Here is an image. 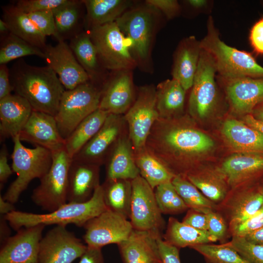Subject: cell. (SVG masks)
<instances>
[{"instance_id":"cell-1","label":"cell","mask_w":263,"mask_h":263,"mask_svg":"<svg viewBox=\"0 0 263 263\" xmlns=\"http://www.w3.org/2000/svg\"><path fill=\"white\" fill-rule=\"evenodd\" d=\"M212 139L193 128L159 118L152 126L146 148L175 176L187 177L192 171L191 158L210 150Z\"/></svg>"},{"instance_id":"cell-2","label":"cell","mask_w":263,"mask_h":263,"mask_svg":"<svg viewBox=\"0 0 263 263\" xmlns=\"http://www.w3.org/2000/svg\"><path fill=\"white\" fill-rule=\"evenodd\" d=\"M10 75L15 94L27 100L34 111L56 115L65 90L51 68L32 66L20 60Z\"/></svg>"},{"instance_id":"cell-3","label":"cell","mask_w":263,"mask_h":263,"mask_svg":"<svg viewBox=\"0 0 263 263\" xmlns=\"http://www.w3.org/2000/svg\"><path fill=\"white\" fill-rule=\"evenodd\" d=\"M108 208L105 203L102 185L95 189L92 198L82 203H68L57 209L46 214H36L14 210L4 216L13 229L39 225L66 226L74 224L84 226L90 220L98 216Z\"/></svg>"},{"instance_id":"cell-4","label":"cell","mask_w":263,"mask_h":263,"mask_svg":"<svg viewBox=\"0 0 263 263\" xmlns=\"http://www.w3.org/2000/svg\"><path fill=\"white\" fill-rule=\"evenodd\" d=\"M200 42L202 49L213 58L218 76L225 78H263V67L250 53L231 47L220 39L211 16L207 22V34Z\"/></svg>"},{"instance_id":"cell-5","label":"cell","mask_w":263,"mask_h":263,"mask_svg":"<svg viewBox=\"0 0 263 263\" xmlns=\"http://www.w3.org/2000/svg\"><path fill=\"white\" fill-rule=\"evenodd\" d=\"M158 12L157 9L147 3L133 6L115 21L130 43L132 54L137 65L145 69L150 65Z\"/></svg>"},{"instance_id":"cell-6","label":"cell","mask_w":263,"mask_h":263,"mask_svg":"<svg viewBox=\"0 0 263 263\" xmlns=\"http://www.w3.org/2000/svg\"><path fill=\"white\" fill-rule=\"evenodd\" d=\"M12 139V169L17 177L2 197L15 204L32 180L41 179L49 171L53 158L52 152L45 148L38 146L33 149L25 147L19 135Z\"/></svg>"},{"instance_id":"cell-7","label":"cell","mask_w":263,"mask_h":263,"mask_svg":"<svg viewBox=\"0 0 263 263\" xmlns=\"http://www.w3.org/2000/svg\"><path fill=\"white\" fill-rule=\"evenodd\" d=\"M102 88L89 81L65 90L55 116L62 137L65 140L85 118L99 109Z\"/></svg>"},{"instance_id":"cell-8","label":"cell","mask_w":263,"mask_h":263,"mask_svg":"<svg viewBox=\"0 0 263 263\" xmlns=\"http://www.w3.org/2000/svg\"><path fill=\"white\" fill-rule=\"evenodd\" d=\"M88 32L103 68L117 72L137 66L130 43L115 21L91 27Z\"/></svg>"},{"instance_id":"cell-9","label":"cell","mask_w":263,"mask_h":263,"mask_svg":"<svg viewBox=\"0 0 263 263\" xmlns=\"http://www.w3.org/2000/svg\"><path fill=\"white\" fill-rule=\"evenodd\" d=\"M52 163L49 171L33 190L31 199L37 206L49 212L67 202L69 172L72 159L65 147L52 152Z\"/></svg>"},{"instance_id":"cell-10","label":"cell","mask_w":263,"mask_h":263,"mask_svg":"<svg viewBox=\"0 0 263 263\" xmlns=\"http://www.w3.org/2000/svg\"><path fill=\"white\" fill-rule=\"evenodd\" d=\"M217 70L211 55L202 49L189 98V110L199 118L215 111L219 102Z\"/></svg>"},{"instance_id":"cell-11","label":"cell","mask_w":263,"mask_h":263,"mask_svg":"<svg viewBox=\"0 0 263 263\" xmlns=\"http://www.w3.org/2000/svg\"><path fill=\"white\" fill-rule=\"evenodd\" d=\"M132 186L130 219L133 229L162 236L166 224L154 189L140 175L132 180Z\"/></svg>"},{"instance_id":"cell-12","label":"cell","mask_w":263,"mask_h":263,"mask_svg":"<svg viewBox=\"0 0 263 263\" xmlns=\"http://www.w3.org/2000/svg\"><path fill=\"white\" fill-rule=\"evenodd\" d=\"M159 118L156 88L151 85L141 87L137 98L124 116L128 125L129 139L133 152L146 148L151 128Z\"/></svg>"},{"instance_id":"cell-13","label":"cell","mask_w":263,"mask_h":263,"mask_svg":"<svg viewBox=\"0 0 263 263\" xmlns=\"http://www.w3.org/2000/svg\"><path fill=\"white\" fill-rule=\"evenodd\" d=\"M83 227V239L87 245L99 248L120 244L127 239L133 230L128 218L110 209L89 221Z\"/></svg>"},{"instance_id":"cell-14","label":"cell","mask_w":263,"mask_h":263,"mask_svg":"<svg viewBox=\"0 0 263 263\" xmlns=\"http://www.w3.org/2000/svg\"><path fill=\"white\" fill-rule=\"evenodd\" d=\"M81 240L66 226L56 225L42 237L39 245L38 263H72L87 249Z\"/></svg>"},{"instance_id":"cell-15","label":"cell","mask_w":263,"mask_h":263,"mask_svg":"<svg viewBox=\"0 0 263 263\" xmlns=\"http://www.w3.org/2000/svg\"><path fill=\"white\" fill-rule=\"evenodd\" d=\"M43 52L47 66L55 72L66 90L90 81L70 46L64 40L58 41L55 46L47 45Z\"/></svg>"},{"instance_id":"cell-16","label":"cell","mask_w":263,"mask_h":263,"mask_svg":"<svg viewBox=\"0 0 263 263\" xmlns=\"http://www.w3.org/2000/svg\"><path fill=\"white\" fill-rule=\"evenodd\" d=\"M45 225L22 227L1 244L0 263H38V253Z\"/></svg>"},{"instance_id":"cell-17","label":"cell","mask_w":263,"mask_h":263,"mask_svg":"<svg viewBox=\"0 0 263 263\" xmlns=\"http://www.w3.org/2000/svg\"><path fill=\"white\" fill-rule=\"evenodd\" d=\"M223 86L232 109L240 114H249L263 102V78L240 77L225 78L217 75Z\"/></svg>"},{"instance_id":"cell-18","label":"cell","mask_w":263,"mask_h":263,"mask_svg":"<svg viewBox=\"0 0 263 263\" xmlns=\"http://www.w3.org/2000/svg\"><path fill=\"white\" fill-rule=\"evenodd\" d=\"M21 141L45 148L52 152L65 146V140L59 131L55 116L33 111L19 134Z\"/></svg>"},{"instance_id":"cell-19","label":"cell","mask_w":263,"mask_h":263,"mask_svg":"<svg viewBox=\"0 0 263 263\" xmlns=\"http://www.w3.org/2000/svg\"><path fill=\"white\" fill-rule=\"evenodd\" d=\"M116 72L102 88L99 109L121 115L126 113L133 103V84L132 70Z\"/></svg>"},{"instance_id":"cell-20","label":"cell","mask_w":263,"mask_h":263,"mask_svg":"<svg viewBox=\"0 0 263 263\" xmlns=\"http://www.w3.org/2000/svg\"><path fill=\"white\" fill-rule=\"evenodd\" d=\"M263 206V187L228 193L216 210L225 219L228 228L247 219Z\"/></svg>"},{"instance_id":"cell-21","label":"cell","mask_w":263,"mask_h":263,"mask_svg":"<svg viewBox=\"0 0 263 263\" xmlns=\"http://www.w3.org/2000/svg\"><path fill=\"white\" fill-rule=\"evenodd\" d=\"M120 115L110 113L101 128L72 160L98 166L112 145L118 139L122 127Z\"/></svg>"},{"instance_id":"cell-22","label":"cell","mask_w":263,"mask_h":263,"mask_svg":"<svg viewBox=\"0 0 263 263\" xmlns=\"http://www.w3.org/2000/svg\"><path fill=\"white\" fill-rule=\"evenodd\" d=\"M218 168L233 189L263 173V153L238 152Z\"/></svg>"},{"instance_id":"cell-23","label":"cell","mask_w":263,"mask_h":263,"mask_svg":"<svg viewBox=\"0 0 263 263\" xmlns=\"http://www.w3.org/2000/svg\"><path fill=\"white\" fill-rule=\"evenodd\" d=\"M99 176V166L72 160L69 172L68 203L89 201L100 185Z\"/></svg>"},{"instance_id":"cell-24","label":"cell","mask_w":263,"mask_h":263,"mask_svg":"<svg viewBox=\"0 0 263 263\" xmlns=\"http://www.w3.org/2000/svg\"><path fill=\"white\" fill-rule=\"evenodd\" d=\"M158 237L133 229L127 239L117 244L123 263H162Z\"/></svg>"},{"instance_id":"cell-25","label":"cell","mask_w":263,"mask_h":263,"mask_svg":"<svg viewBox=\"0 0 263 263\" xmlns=\"http://www.w3.org/2000/svg\"><path fill=\"white\" fill-rule=\"evenodd\" d=\"M202 50L200 41L194 36H189L181 41L175 52L172 78L186 91L192 86Z\"/></svg>"},{"instance_id":"cell-26","label":"cell","mask_w":263,"mask_h":263,"mask_svg":"<svg viewBox=\"0 0 263 263\" xmlns=\"http://www.w3.org/2000/svg\"><path fill=\"white\" fill-rule=\"evenodd\" d=\"M33 111L28 101L16 94L0 99V141L18 135Z\"/></svg>"},{"instance_id":"cell-27","label":"cell","mask_w":263,"mask_h":263,"mask_svg":"<svg viewBox=\"0 0 263 263\" xmlns=\"http://www.w3.org/2000/svg\"><path fill=\"white\" fill-rule=\"evenodd\" d=\"M222 132L230 146L238 152L263 153V134L244 122L226 120Z\"/></svg>"},{"instance_id":"cell-28","label":"cell","mask_w":263,"mask_h":263,"mask_svg":"<svg viewBox=\"0 0 263 263\" xmlns=\"http://www.w3.org/2000/svg\"><path fill=\"white\" fill-rule=\"evenodd\" d=\"M133 150L130 139L117 140L107 165L106 180H132L140 175Z\"/></svg>"},{"instance_id":"cell-29","label":"cell","mask_w":263,"mask_h":263,"mask_svg":"<svg viewBox=\"0 0 263 263\" xmlns=\"http://www.w3.org/2000/svg\"><path fill=\"white\" fill-rule=\"evenodd\" d=\"M2 19L7 24L10 32L43 51L46 47V37L29 18L15 5L2 7Z\"/></svg>"},{"instance_id":"cell-30","label":"cell","mask_w":263,"mask_h":263,"mask_svg":"<svg viewBox=\"0 0 263 263\" xmlns=\"http://www.w3.org/2000/svg\"><path fill=\"white\" fill-rule=\"evenodd\" d=\"M186 178L217 205L225 199L230 190L225 177L218 168L196 169Z\"/></svg>"},{"instance_id":"cell-31","label":"cell","mask_w":263,"mask_h":263,"mask_svg":"<svg viewBox=\"0 0 263 263\" xmlns=\"http://www.w3.org/2000/svg\"><path fill=\"white\" fill-rule=\"evenodd\" d=\"M162 238L179 249L217 241L208 231L197 229L172 217L169 219L166 232Z\"/></svg>"},{"instance_id":"cell-32","label":"cell","mask_w":263,"mask_h":263,"mask_svg":"<svg viewBox=\"0 0 263 263\" xmlns=\"http://www.w3.org/2000/svg\"><path fill=\"white\" fill-rule=\"evenodd\" d=\"M186 92L173 78L158 84L156 88V98L159 118H173L181 113L184 107Z\"/></svg>"},{"instance_id":"cell-33","label":"cell","mask_w":263,"mask_h":263,"mask_svg":"<svg viewBox=\"0 0 263 263\" xmlns=\"http://www.w3.org/2000/svg\"><path fill=\"white\" fill-rule=\"evenodd\" d=\"M109 114L98 109L81 121L65 139L64 147L72 159L97 133Z\"/></svg>"},{"instance_id":"cell-34","label":"cell","mask_w":263,"mask_h":263,"mask_svg":"<svg viewBox=\"0 0 263 263\" xmlns=\"http://www.w3.org/2000/svg\"><path fill=\"white\" fill-rule=\"evenodd\" d=\"M82 2L86 9L89 28L115 22L133 6L132 1L126 0H85Z\"/></svg>"},{"instance_id":"cell-35","label":"cell","mask_w":263,"mask_h":263,"mask_svg":"<svg viewBox=\"0 0 263 263\" xmlns=\"http://www.w3.org/2000/svg\"><path fill=\"white\" fill-rule=\"evenodd\" d=\"M69 46L77 60L88 74L90 81L95 83L100 77L102 66L88 32L75 35Z\"/></svg>"},{"instance_id":"cell-36","label":"cell","mask_w":263,"mask_h":263,"mask_svg":"<svg viewBox=\"0 0 263 263\" xmlns=\"http://www.w3.org/2000/svg\"><path fill=\"white\" fill-rule=\"evenodd\" d=\"M140 176L154 190L157 186L171 182L175 175L146 148L134 152Z\"/></svg>"},{"instance_id":"cell-37","label":"cell","mask_w":263,"mask_h":263,"mask_svg":"<svg viewBox=\"0 0 263 263\" xmlns=\"http://www.w3.org/2000/svg\"><path fill=\"white\" fill-rule=\"evenodd\" d=\"M104 198L108 209L129 219L132 196V180H108L102 185Z\"/></svg>"},{"instance_id":"cell-38","label":"cell","mask_w":263,"mask_h":263,"mask_svg":"<svg viewBox=\"0 0 263 263\" xmlns=\"http://www.w3.org/2000/svg\"><path fill=\"white\" fill-rule=\"evenodd\" d=\"M171 182L189 209L206 214L216 210L217 205L201 193L186 177L175 175Z\"/></svg>"},{"instance_id":"cell-39","label":"cell","mask_w":263,"mask_h":263,"mask_svg":"<svg viewBox=\"0 0 263 263\" xmlns=\"http://www.w3.org/2000/svg\"><path fill=\"white\" fill-rule=\"evenodd\" d=\"M28 56H37L44 58L42 50L10 33L5 36L0 48V65Z\"/></svg>"},{"instance_id":"cell-40","label":"cell","mask_w":263,"mask_h":263,"mask_svg":"<svg viewBox=\"0 0 263 263\" xmlns=\"http://www.w3.org/2000/svg\"><path fill=\"white\" fill-rule=\"evenodd\" d=\"M190 248L201 254L206 263H248L228 242L201 244Z\"/></svg>"},{"instance_id":"cell-41","label":"cell","mask_w":263,"mask_h":263,"mask_svg":"<svg viewBox=\"0 0 263 263\" xmlns=\"http://www.w3.org/2000/svg\"><path fill=\"white\" fill-rule=\"evenodd\" d=\"M159 209L164 214H178L189 208L175 189L172 182L157 186L154 191Z\"/></svg>"},{"instance_id":"cell-42","label":"cell","mask_w":263,"mask_h":263,"mask_svg":"<svg viewBox=\"0 0 263 263\" xmlns=\"http://www.w3.org/2000/svg\"><path fill=\"white\" fill-rule=\"evenodd\" d=\"M81 3L82 0H72L69 3L53 10L56 30L62 40L63 35L70 32L77 26Z\"/></svg>"},{"instance_id":"cell-43","label":"cell","mask_w":263,"mask_h":263,"mask_svg":"<svg viewBox=\"0 0 263 263\" xmlns=\"http://www.w3.org/2000/svg\"><path fill=\"white\" fill-rule=\"evenodd\" d=\"M228 243L248 263H263V244H254L237 236H232Z\"/></svg>"},{"instance_id":"cell-44","label":"cell","mask_w":263,"mask_h":263,"mask_svg":"<svg viewBox=\"0 0 263 263\" xmlns=\"http://www.w3.org/2000/svg\"><path fill=\"white\" fill-rule=\"evenodd\" d=\"M39 31L45 37L54 36L59 41L62 40L57 33L53 10L27 14Z\"/></svg>"},{"instance_id":"cell-45","label":"cell","mask_w":263,"mask_h":263,"mask_svg":"<svg viewBox=\"0 0 263 263\" xmlns=\"http://www.w3.org/2000/svg\"><path fill=\"white\" fill-rule=\"evenodd\" d=\"M263 226V206L245 220L228 228L231 236L244 237Z\"/></svg>"},{"instance_id":"cell-46","label":"cell","mask_w":263,"mask_h":263,"mask_svg":"<svg viewBox=\"0 0 263 263\" xmlns=\"http://www.w3.org/2000/svg\"><path fill=\"white\" fill-rule=\"evenodd\" d=\"M72 0H19L15 5L26 14L53 10L67 4Z\"/></svg>"},{"instance_id":"cell-47","label":"cell","mask_w":263,"mask_h":263,"mask_svg":"<svg viewBox=\"0 0 263 263\" xmlns=\"http://www.w3.org/2000/svg\"><path fill=\"white\" fill-rule=\"evenodd\" d=\"M208 219L209 233L221 244L225 243L229 234L228 224L223 216L215 210L210 211L207 213Z\"/></svg>"},{"instance_id":"cell-48","label":"cell","mask_w":263,"mask_h":263,"mask_svg":"<svg viewBox=\"0 0 263 263\" xmlns=\"http://www.w3.org/2000/svg\"><path fill=\"white\" fill-rule=\"evenodd\" d=\"M157 242L162 263H181L178 248L164 241L162 236L157 238Z\"/></svg>"},{"instance_id":"cell-49","label":"cell","mask_w":263,"mask_h":263,"mask_svg":"<svg viewBox=\"0 0 263 263\" xmlns=\"http://www.w3.org/2000/svg\"><path fill=\"white\" fill-rule=\"evenodd\" d=\"M146 3L162 11L169 19H172L179 13L180 7L175 0H147Z\"/></svg>"},{"instance_id":"cell-50","label":"cell","mask_w":263,"mask_h":263,"mask_svg":"<svg viewBox=\"0 0 263 263\" xmlns=\"http://www.w3.org/2000/svg\"><path fill=\"white\" fill-rule=\"evenodd\" d=\"M182 222L199 230L207 231L208 229L207 214L193 209L188 210Z\"/></svg>"},{"instance_id":"cell-51","label":"cell","mask_w":263,"mask_h":263,"mask_svg":"<svg viewBox=\"0 0 263 263\" xmlns=\"http://www.w3.org/2000/svg\"><path fill=\"white\" fill-rule=\"evenodd\" d=\"M249 40L254 50L258 54H263V18L252 27Z\"/></svg>"},{"instance_id":"cell-52","label":"cell","mask_w":263,"mask_h":263,"mask_svg":"<svg viewBox=\"0 0 263 263\" xmlns=\"http://www.w3.org/2000/svg\"><path fill=\"white\" fill-rule=\"evenodd\" d=\"M8 150L6 146L3 144L0 151V187H3L13 171L8 163Z\"/></svg>"},{"instance_id":"cell-53","label":"cell","mask_w":263,"mask_h":263,"mask_svg":"<svg viewBox=\"0 0 263 263\" xmlns=\"http://www.w3.org/2000/svg\"><path fill=\"white\" fill-rule=\"evenodd\" d=\"M14 91L10 80V72L6 64L0 65V99Z\"/></svg>"},{"instance_id":"cell-54","label":"cell","mask_w":263,"mask_h":263,"mask_svg":"<svg viewBox=\"0 0 263 263\" xmlns=\"http://www.w3.org/2000/svg\"><path fill=\"white\" fill-rule=\"evenodd\" d=\"M87 246L78 263H105L101 248Z\"/></svg>"},{"instance_id":"cell-55","label":"cell","mask_w":263,"mask_h":263,"mask_svg":"<svg viewBox=\"0 0 263 263\" xmlns=\"http://www.w3.org/2000/svg\"><path fill=\"white\" fill-rule=\"evenodd\" d=\"M8 221L5 219L4 216L2 215L0 219V241L1 244L4 242L11 234V229Z\"/></svg>"},{"instance_id":"cell-56","label":"cell","mask_w":263,"mask_h":263,"mask_svg":"<svg viewBox=\"0 0 263 263\" xmlns=\"http://www.w3.org/2000/svg\"><path fill=\"white\" fill-rule=\"evenodd\" d=\"M244 238L250 243L263 245V226Z\"/></svg>"},{"instance_id":"cell-57","label":"cell","mask_w":263,"mask_h":263,"mask_svg":"<svg viewBox=\"0 0 263 263\" xmlns=\"http://www.w3.org/2000/svg\"><path fill=\"white\" fill-rule=\"evenodd\" d=\"M244 119L245 124L263 134V121L256 119L250 114H246Z\"/></svg>"},{"instance_id":"cell-58","label":"cell","mask_w":263,"mask_h":263,"mask_svg":"<svg viewBox=\"0 0 263 263\" xmlns=\"http://www.w3.org/2000/svg\"><path fill=\"white\" fill-rule=\"evenodd\" d=\"M14 204L4 200L1 195H0V214L1 215H5L14 210H16Z\"/></svg>"},{"instance_id":"cell-59","label":"cell","mask_w":263,"mask_h":263,"mask_svg":"<svg viewBox=\"0 0 263 263\" xmlns=\"http://www.w3.org/2000/svg\"><path fill=\"white\" fill-rule=\"evenodd\" d=\"M253 116L256 119L263 121V102L257 106L252 111Z\"/></svg>"},{"instance_id":"cell-60","label":"cell","mask_w":263,"mask_h":263,"mask_svg":"<svg viewBox=\"0 0 263 263\" xmlns=\"http://www.w3.org/2000/svg\"><path fill=\"white\" fill-rule=\"evenodd\" d=\"M188 3L192 7L200 9L206 6L207 1L205 0H189Z\"/></svg>"},{"instance_id":"cell-61","label":"cell","mask_w":263,"mask_h":263,"mask_svg":"<svg viewBox=\"0 0 263 263\" xmlns=\"http://www.w3.org/2000/svg\"><path fill=\"white\" fill-rule=\"evenodd\" d=\"M0 32L4 36L10 33L7 24L2 19H0Z\"/></svg>"}]
</instances>
